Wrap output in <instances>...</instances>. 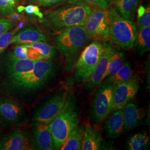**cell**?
Returning <instances> with one entry per match:
<instances>
[{
	"mask_svg": "<svg viewBox=\"0 0 150 150\" xmlns=\"http://www.w3.org/2000/svg\"><path fill=\"white\" fill-rule=\"evenodd\" d=\"M92 8L80 2H70L57 8L47 11L42 22L54 31L62 32L74 26H83Z\"/></svg>",
	"mask_w": 150,
	"mask_h": 150,
	"instance_id": "obj_1",
	"label": "cell"
},
{
	"mask_svg": "<svg viewBox=\"0 0 150 150\" xmlns=\"http://www.w3.org/2000/svg\"><path fill=\"white\" fill-rule=\"evenodd\" d=\"M78 123L79 115L75 101L72 95H67L62 109L49 124L55 150H59Z\"/></svg>",
	"mask_w": 150,
	"mask_h": 150,
	"instance_id": "obj_2",
	"label": "cell"
},
{
	"mask_svg": "<svg viewBox=\"0 0 150 150\" xmlns=\"http://www.w3.org/2000/svg\"><path fill=\"white\" fill-rule=\"evenodd\" d=\"M110 40L124 50L132 48L137 31L134 23L122 17L113 7L108 10Z\"/></svg>",
	"mask_w": 150,
	"mask_h": 150,
	"instance_id": "obj_3",
	"label": "cell"
},
{
	"mask_svg": "<svg viewBox=\"0 0 150 150\" xmlns=\"http://www.w3.org/2000/svg\"><path fill=\"white\" fill-rule=\"evenodd\" d=\"M54 72V65L50 59L36 61L29 73L9 82L12 89L20 91L36 90L49 80Z\"/></svg>",
	"mask_w": 150,
	"mask_h": 150,
	"instance_id": "obj_4",
	"label": "cell"
},
{
	"mask_svg": "<svg viewBox=\"0 0 150 150\" xmlns=\"http://www.w3.org/2000/svg\"><path fill=\"white\" fill-rule=\"evenodd\" d=\"M90 40L82 26L70 27L61 32L56 40L57 48L67 59H73Z\"/></svg>",
	"mask_w": 150,
	"mask_h": 150,
	"instance_id": "obj_5",
	"label": "cell"
},
{
	"mask_svg": "<svg viewBox=\"0 0 150 150\" xmlns=\"http://www.w3.org/2000/svg\"><path fill=\"white\" fill-rule=\"evenodd\" d=\"M83 27L90 40L100 42L110 40L108 8L95 7L91 9Z\"/></svg>",
	"mask_w": 150,
	"mask_h": 150,
	"instance_id": "obj_6",
	"label": "cell"
},
{
	"mask_svg": "<svg viewBox=\"0 0 150 150\" xmlns=\"http://www.w3.org/2000/svg\"><path fill=\"white\" fill-rule=\"evenodd\" d=\"M103 42L93 41L81 52L75 67V77L86 81L92 74L102 54Z\"/></svg>",
	"mask_w": 150,
	"mask_h": 150,
	"instance_id": "obj_7",
	"label": "cell"
},
{
	"mask_svg": "<svg viewBox=\"0 0 150 150\" xmlns=\"http://www.w3.org/2000/svg\"><path fill=\"white\" fill-rule=\"evenodd\" d=\"M25 121V111L19 103L7 98H0V123L4 127H20Z\"/></svg>",
	"mask_w": 150,
	"mask_h": 150,
	"instance_id": "obj_8",
	"label": "cell"
},
{
	"mask_svg": "<svg viewBox=\"0 0 150 150\" xmlns=\"http://www.w3.org/2000/svg\"><path fill=\"white\" fill-rule=\"evenodd\" d=\"M114 86L106 83L97 92L92 108V115L97 123L102 122L112 112Z\"/></svg>",
	"mask_w": 150,
	"mask_h": 150,
	"instance_id": "obj_9",
	"label": "cell"
},
{
	"mask_svg": "<svg viewBox=\"0 0 150 150\" xmlns=\"http://www.w3.org/2000/svg\"><path fill=\"white\" fill-rule=\"evenodd\" d=\"M67 93L62 92L51 97L38 108L33 117L34 122L50 124L64 106Z\"/></svg>",
	"mask_w": 150,
	"mask_h": 150,
	"instance_id": "obj_10",
	"label": "cell"
},
{
	"mask_svg": "<svg viewBox=\"0 0 150 150\" xmlns=\"http://www.w3.org/2000/svg\"><path fill=\"white\" fill-rule=\"evenodd\" d=\"M30 140L31 150H54L49 124L35 122Z\"/></svg>",
	"mask_w": 150,
	"mask_h": 150,
	"instance_id": "obj_11",
	"label": "cell"
},
{
	"mask_svg": "<svg viewBox=\"0 0 150 150\" xmlns=\"http://www.w3.org/2000/svg\"><path fill=\"white\" fill-rule=\"evenodd\" d=\"M35 62L36 61L29 59H19L12 54H8L4 64L9 82L29 73L33 69Z\"/></svg>",
	"mask_w": 150,
	"mask_h": 150,
	"instance_id": "obj_12",
	"label": "cell"
},
{
	"mask_svg": "<svg viewBox=\"0 0 150 150\" xmlns=\"http://www.w3.org/2000/svg\"><path fill=\"white\" fill-rule=\"evenodd\" d=\"M139 86L134 81L114 86L113 92V110L123 109L136 95Z\"/></svg>",
	"mask_w": 150,
	"mask_h": 150,
	"instance_id": "obj_13",
	"label": "cell"
},
{
	"mask_svg": "<svg viewBox=\"0 0 150 150\" xmlns=\"http://www.w3.org/2000/svg\"><path fill=\"white\" fill-rule=\"evenodd\" d=\"M113 51L110 45L106 42H103V48L100 59L92 74L85 81L86 86L88 88L92 89L96 87L105 79L108 62Z\"/></svg>",
	"mask_w": 150,
	"mask_h": 150,
	"instance_id": "obj_14",
	"label": "cell"
},
{
	"mask_svg": "<svg viewBox=\"0 0 150 150\" xmlns=\"http://www.w3.org/2000/svg\"><path fill=\"white\" fill-rule=\"evenodd\" d=\"M31 150L29 136L21 129H15L0 138V150Z\"/></svg>",
	"mask_w": 150,
	"mask_h": 150,
	"instance_id": "obj_15",
	"label": "cell"
},
{
	"mask_svg": "<svg viewBox=\"0 0 150 150\" xmlns=\"http://www.w3.org/2000/svg\"><path fill=\"white\" fill-rule=\"evenodd\" d=\"M145 110L134 103H128L123 108L124 129L130 130L138 126L144 118Z\"/></svg>",
	"mask_w": 150,
	"mask_h": 150,
	"instance_id": "obj_16",
	"label": "cell"
},
{
	"mask_svg": "<svg viewBox=\"0 0 150 150\" xmlns=\"http://www.w3.org/2000/svg\"><path fill=\"white\" fill-rule=\"evenodd\" d=\"M46 41L47 36L43 32L34 27H27L16 33L11 40V44L22 45Z\"/></svg>",
	"mask_w": 150,
	"mask_h": 150,
	"instance_id": "obj_17",
	"label": "cell"
},
{
	"mask_svg": "<svg viewBox=\"0 0 150 150\" xmlns=\"http://www.w3.org/2000/svg\"><path fill=\"white\" fill-rule=\"evenodd\" d=\"M105 129L107 137L110 138H116L122 134L124 129L123 108L115 110L108 118Z\"/></svg>",
	"mask_w": 150,
	"mask_h": 150,
	"instance_id": "obj_18",
	"label": "cell"
},
{
	"mask_svg": "<svg viewBox=\"0 0 150 150\" xmlns=\"http://www.w3.org/2000/svg\"><path fill=\"white\" fill-rule=\"evenodd\" d=\"M102 142L101 136L93 129L90 123H87L83 131L82 145V150L100 149Z\"/></svg>",
	"mask_w": 150,
	"mask_h": 150,
	"instance_id": "obj_19",
	"label": "cell"
},
{
	"mask_svg": "<svg viewBox=\"0 0 150 150\" xmlns=\"http://www.w3.org/2000/svg\"><path fill=\"white\" fill-rule=\"evenodd\" d=\"M140 0H113L112 5L123 18L131 20Z\"/></svg>",
	"mask_w": 150,
	"mask_h": 150,
	"instance_id": "obj_20",
	"label": "cell"
},
{
	"mask_svg": "<svg viewBox=\"0 0 150 150\" xmlns=\"http://www.w3.org/2000/svg\"><path fill=\"white\" fill-rule=\"evenodd\" d=\"M83 126L76 127L64 141L59 150H80L82 149L83 136Z\"/></svg>",
	"mask_w": 150,
	"mask_h": 150,
	"instance_id": "obj_21",
	"label": "cell"
},
{
	"mask_svg": "<svg viewBox=\"0 0 150 150\" xmlns=\"http://www.w3.org/2000/svg\"><path fill=\"white\" fill-rule=\"evenodd\" d=\"M133 79V71L132 68L127 62H124L121 67L114 75L107 78L106 83L116 86L118 84L127 82Z\"/></svg>",
	"mask_w": 150,
	"mask_h": 150,
	"instance_id": "obj_22",
	"label": "cell"
},
{
	"mask_svg": "<svg viewBox=\"0 0 150 150\" xmlns=\"http://www.w3.org/2000/svg\"><path fill=\"white\" fill-rule=\"evenodd\" d=\"M150 137L145 132H139L132 136L127 141V147L130 150H144L148 148Z\"/></svg>",
	"mask_w": 150,
	"mask_h": 150,
	"instance_id": "obj_23",
	"label": "cell"
},
{
	"mask_svg": "<svg viewBox=\"0 0 150 150\" xmlns=\"http://www.w3.org/2000/svg\"><path fill=\"white\" fill-rule=\"evenodd\" d=\"M136 41L139 54H143L150 50V27L139 29Z\"/></svg>",
	"mask_w": 150,
	"mask_h": 150,
	"instance_id": "obj_24",
	"label": "cell"
},
{
	"mask_svg": "<svg viewBox=\"0 0 150 150\" xmlns=\"http://www.w3.org/2000/svg\"><path fill=\"white\" fill-rule=\"evenodd\" d=\"M123 64L124 57L123 54L114 50L108 62L105 79H107L116 73Z\"/></svg>",
	"mask_w": 150,
	"mask_h": 150,
	"instance_id": "obj_25",
	"label": "cell"
},
{
	"mask_svg": "<svg viewBox=\"0 0 150 150\" xmlns=\"http://www.w3.org/2000/svg\"><path fill=\"white\" fill-rule=\"evenodd\" d=\"M27 45L36 49L46 59H50L54 58L55 55V51L54 47L46 42L40 41L33 43H27Z\"/></svg>",
	"mask_w": 150,
	"mask_h": 150,
	"instance_id": "obj_26",
	"label": "cell"
},
{
	"mask_svg": "<svg viewBox=\"0 0 150 150\" xmlns=\"http://www.w3.org/2000/svg\"><path fill=\"white\" fill-rule=\"evenodd\" d=\"M18 0H0V16L8 17L12 15L17 7Z\"/></svg>",
	"mask_w": 150,
	"mask_h": 150,
	"instance_id": "obj_27",
	"label": "cell"
},
{
	"mask_svg": "<svg viewBox=\"0 0 150 150\" xmlns=\"http://www.w3.org/2000/svg\"><path fill=\"white\" fill-rule=\"evenodd\" d=\"M17 31L15 29L11 31H6L0 36V54L3 52L11 44V41Z\"/></svg>",
	"mask_w": 150,
	"mask_h": 150,
	"instance_id": "obj_28",
	"label": "cell"
},
{
	"mask_svg": "<svg viewBox=\"0 0 150 150\" xmlns=\"http://www.w3.org/2000/svg\"><path fill=\"white\" fill-rule=\"evenodd\" d=\"M70 2H80L88 5L102 8H108L112 5L113 0H69Z\"/></svg>",
	"mask_w": 150,
	"mask_h": 150,
	"instance_id": "obj_29",
	"label": "cell"
},
{
	"mask_svg": "<svg viewBox=\"0 0 150 150\" xmlns=\"http://www.w3.org/2000/svg\"><path fill=\"white\" fill-rule=\"evenodd\" d=\"M137 25L139 29L150 26V8L149 6L145 8L144 13L141 16L138 17Z\"/></svg>",
	"mask_w": 150,
	"mask_h": 150,
	"instance_id": "obj_30",
	"label": "cell"
},
{
	"mask_svg": "<svg viewBox=\"0 0 150 150\" xmlns=\"http://www.w3.org/2000/svg\"><path fill=\"white\" fill-rule=\"evenodd\" d=\"M27 47V59L33 61H42L45 60V57L41 54L35 48L29 46L27 44H22Z\"/></svg>",
	"mask_w": 150,
	"mask_h": 150,
	"instance_id": "obj_31",
	"label": "cell"
},
{
	"mask_svg": "<svg viewBox=\"0 0 150 150\" xmlns=\"http://www.w3.org/2000/svg\"><path fill=\"white\" fill-rule=\"evenodd\" d=\"M11 54L15 57L19 59H28L27 56V47L23 45L17 46Z\"/></svg>",
	"mask_w": 150,
	"mask_h": 150,
	"instance_id": "obj_32",
	"label": "cell"
},
{
	"mask_svg": "<svg viewBox=\"0 0 150 150\" xmlns=\"http://www.w3.org/2000/svg\"><path fill=\"white\" fill-rule=\"evenodd\" d=\"M25 12L29 15H34L37 16L39 18L42 19L43 17V14L40 11V9L37 5H29L27 6H24V10Z\"/></svg>",
	"mask_w": 150,
	"mask_h": 150,
	"instance_id": "obj_33",
	"label": "cell"
},
{
	"mask_svg": "<svg viewBox=\"0 0 150 150\" xmlns=\"http://www.w3.org/2000/svg\"><path fill=\"white\" fill-rule=\"evenodd\" d=\"M28 2L33 3L40 6L50 7L57 5L66 0H27Z\"/></svg>",
	"mask_w": 150,
	"mask_h": 150,
	"instance_id": "obj_34",
	"label": "cell"
},
{
	"mask_svg": "<svg viewBox=\"0 0 150 150\" xmlns=\"http://www.w3.org/2000/svg\"><path fill=\"white\" fill-rule=\"evenodd\" d=\"M13 24L7 18L0 17V36L4 32L10 30Z\"/></svg>",
	"mask_w": 150,
	"mask_h": 150,
	"instance_id": "obj_35",
	"label": "cell"
},
{
	"mask_svg": "<svg viewBox=\"0 0 150 150\" xmlns=\"http://www.w3.org/2000/svg\"><path fill=\"white\" fill-rule=\"evenodd\" d=\"M20 13H19L15 10L12 15L7 17V18L13 24L14 23H17L18 22L20 21L23 19L22 16Z\"/></svg>",
	"mask_w": 150,
	"mask_h": 150,
	"instance_id": "obj_36",
	"label": "cell"
},
{
	"mask_svg": "<svg viewBox=\"0 0 150 150\" xmlns=\"http://www.w3.org/2000/svg\"><path fill=\"white\" fill-rule=\"evenodd\" d=\"M25 0H18V1H23Z\"/></svg>",
	"mask_w": 150,
	"mask_h": 150,
	"instance_id": "obj_37",
	"label": "cell"
}]
</instances>
